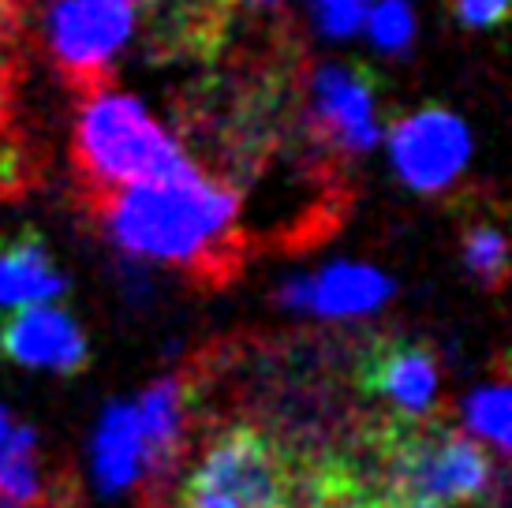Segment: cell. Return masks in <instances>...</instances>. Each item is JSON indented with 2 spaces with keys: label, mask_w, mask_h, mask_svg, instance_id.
I'll return each instance as SVG.
<instances>
[{
  "label": "cell",
  "mask_w": 512,
  "mask_h": 508,
  "mask_svg": "<svg viewBox=\"0 0 512 508\" xmlns=\"http://www.w3.org/2000/svg\"><path fill=\"white\" fill-rule=\"evenodd\" d=\"M98 206L113 243L131 258L210 269L225 262L240 198L187 161L165 176L120 187Z\"/></svg>",
  "instance_id": "obj_1"
},
{
  "label": "cell",
  "mask_w": 512,
  "mask_h": 508,
  "mask_svg": "<svg viewBox=\"0 0 512 508\" xmlns=\"http://www.w3.org/2000/svg\"><path fill=\"white\" fill-rule=\"evenodd\" d=\"M75 165L94 191V202L120 187L143 184L187 165L172 139L146 105L131 94L94 86L75 120Z\"/></svg>",
  "instance_id": "obj_2"
},
{
  "label": "cell",
  "mask_w": 512,
  "mask_h": 508,
  "mask_svg": "<svg viewBox=\"0 0 512 508\" xmlns=\"http://www.w3.org/2000/svg\"><path fill=\"white\" fill-rule=\"evenodd\" d=\"M285 452L255 426H236L206 449L180 490V508H296Z\"/></svg>",
  "instance_id": "obj_3"
},
{
  "label": "cell",
  "mask_w": 512,
  "mask_h": 508,
  "mask_svg": "<svg viewBox=\"0 0 512 508\" xmlns=\"http://www.w3.org/2000/svg\"><path fill=\"white\" fill-rule=\"evenodd\" d=\"M494 490V460L460 430H393L389 494L427 497L438 505H479Z\"/></svg>",
  "instance_id": "obj_4"
},
{
  "label": "cell",
  "mask_w": 512,
  "mask_h": 508,
  "mask_svg": "<svg viewBox=\"0 0 512 508\" xmlns=\"http://www.w3.org/2000/svg\"><path fill=\"white\" fill-rule=\"evenodd\" d=\"M139 23V0H53L42 34L60 68L79 83H94L128 45Z\"/></svg>",
  "instance_id": "obj_5"
},
{
  "label": "cell",
  "mask_w": 512,
  "mask_h": 508,
  "mask_svg": "<svg viewBox=\"0 0 512 508\" xmlns=\"http://www.w3.org/2000/svg\"><path fill=\"white\" fill-rule=\"evenodd\" d=\"M389 157L397 176L412 191L438 195L445 187H453L460 172L468 169L471 135L456 113L430 105L404 116L389 131Z\"/></svg>",
  "instance_id": "obj_6"
},
{
  "label": "cell",
  "mask_w": 512,
  "mask_h": 508,
  "mask_svg": "<svg viewBox=\"0 0 512 508\" xmlns=\"http://www.w3.org/2000/svg\"><path fill=\"white\" fill-rule=\"evenodd\" d=\"M311 124L314 131L348 154L370 150L382 127H378V94L370 71L356 64H326L311 79Z\"/></svg>",
  "instance_id": "obj_7"
},
{
  "label": "cell",
  "mask_w": 512,
  "mask_h": 508,
  "mask_svg": "<svg viewBox=\"0 0 512 508\" xmlns=\"http://www.w3.org/2000/svg\"><path fill=\"white\" fill-rule=\"evenodd\" d=\"M0 352L12 363L57 370V374H75L90 359L79 322L53 303H30V307L0 314Z\"/></svg>",
  "instance_id": "obj_8"
},
{
  "label": "cell",
  "mask_w": 512,
  "mask_h": 508,
  "mask_svg": "<svg viewBox=\"0 0 512 508\" xmlns=\"http://www.w3.org/2000/svg\"><path fill=\"white\" fill-rule=\"evenodd\" d=\"M363 393L382 396L385 404L408 419H419L434 408L438 396V363L423 344L408 340H382L363 355L359 367Z\"/></svg>",
  "instance_id": "obj_9"
},
{
  "label": "cell",
  "mask_w": 512,
  "mask_h": 508,
  "mask_svg": "<svg viewBox=\"0 0 512 508\" xmlns=\"http://www.w3.org/2000/svg\"><path fill=\"white\" fill-rule=\"evenodd\" d=\"M393 296V281L382 269L363 262H333L311 277H296L281 288V303L322 318H359L374 314Z\"/></svg>",
  "instance_id": "obj_10"
},
{
  "label": "cell",
  "mask_w": 512,
  "mask_h": 508,
  "mask_svg": "<svg viewBox=\"0 0 512 508\" xmlns=\"http://www.w3.org/2000/svg\"><path fill=\"white\" fill-rule=\"evenodd\" d=\"M90 475L105 497L128 494L146 482V445L135 404H109L94 430Z\"/></svg>",
  "instance_id": "obj_11"
},
{
  "label": "cell",
  "mask_w": 512,
  "mask_h": 508,
  "mask_svg": "<svg viewBox=\"0 0 512 508\" xmlns=\"http://www.w3.org/2000/svg\"><path fill=\"white\" fill-rule=\"evenodd\" d=\"M139 430L146 445V482H165L180 460V441L187 423L184 378H161L135 400Z\"/></svg>",
  "instance_id": "obj_12"
},
{
  "label": "cell",
  "mask_w": 512,
  "mask_h": 508,
  "mask_svg": "<svg viewBox=\"0 0 512 508\" xmlns=\"http://www.w3.org/2000/svg\"><path fill=\"white\" fill-rule=\"evenodd\" d=\"M64 284V273L53 266V254L34 232L0 243V314L30 303H53Z\"/></svg>",
  "instance_id": "obj_13"
},
{
  "label": "cell",
  "mask_w": 512,
  "mask_h": 508,
  "mask_svg": "<svg viewBox=\"0 0 512 508\" xmlns=\"http://www.w3.org/2000/svg\"><path fill=\"white\" fill-rule=\"evenodd\" d=\"M0 497L15 508L42 501V467H38V434L23 423H8L0 434Z\"/></svg>",
  "instance_id": "obj_14"
},
{
  "label": "cell",
  "mask_w": 512,
  "mask_h": 508,
  "mask_svg": "<svg viewBox=\"0 0 512 508\" xmlns=\"http://www.w3.org/2000/svg\"><path fill=\"white\" fill-rule=\"evenodd\" d=\"M464 423L479 441H490L498 452L512 445V400L505 381H490L464 400Z\"/></svg>",
  "instance_id": "obj_15"
},
{
  "label": "cell",
  "mask_w": 512,
  "mask_h": 508,
  "mask_svg": "<svg viewBox=\"0 0 512 508\" xmlns=\"http://www.w3.org/2000/svg\"><path fill=\"white\" fill-rule=\"evenodd\" d=\"M367 34L370 42L385 53H404L415 38V12L408 0H370L367 12Z\"/></svg>",
  "instance_id": "obj_16"
},
{
  "label": "cell",
  "mask_w": 512,
  "mask_h": 508,
  "mask_svg": "<svg viewBox=\"0 0 512 508\" xmlns=\"http://www.w3.org/2000/svg\"><path fill=\"white\" fill-rule=\"evenodd\" d=\"M464 262L475 273V281L486 288H498L509 273V251H505V236L498 225H475L464 240Z\"/></svg>",
  "instance_id": "obj_17"
},
{
  "label": "cell",
  "mask_w": 512,
  "mask_h": 508,
  "mask_svg": "<svg viewBox=\"0 0 512 508\" xmlns=\"http://www.w3.org/2000/svg\"><path fill=\"white\" fill-rule=\"evenodd\" d=\"M370 0H311V15L318 30L329 38H348L367 23Z\"/></svg>",
  "instance_id": "obj_18"
},
{
  "label": "cell",
  "mask_w": 512,
  "mask_h": 508,
  "mask_svg": "<svg viewBox=\"0 0 512 508\" xmlns=\"http://www.w3.org/2000/svg\"><path fill=\"white\" fill-rule=\"evenodd\" d=\"M453 12L468 27H498L509 15V0H453Z\"/></svg>",
  "instance_id": "obj_19"
},
{
  "label": "cell",
  "mask_w": 512,
  "mask_h": 508,
  "mask_svg": "<svg viewBox=\"0 0 512 508\" xmlns=\"http://www.w3.org/2000/svg\"><path fill=\"white\" fill-rule=\"evenodd\" d=\"M311 508H363V497L344 490L341 482H333V486H322V494H318V501Z\"/></svg>",
  "instance_id": "obj_20"
},
{
  "label": "cell",
  "mask_w": 512,
  "mask_h": 508,
  "mask_svg": "<svg viewBox=\"0 0 512 508\" xmlns=\"http://www.w3.org/2000/svg\"><path fill=\"white\" fill-rule=\"evenodd\" d=\"M363 508H445L438 501H427V497H408V494H382L374 501H363Z\"/></svg>",
  "instance_id": "obj_21"
},
{
  "label": "cell",
  "mask_w": 512,
  "mask_h": 508,
  "mask_svg": "<svg viewBox=\"0 0 512 508\" xmlns=\"http://www.w3.org/2000/svg\"><path fill=\"white\" fill-rule=\"evenodd\" d=\"M236 4H243V8H277L281 0H236Z\"/></svg>",
  "instance_id": "obj_22"
},
{
  "label": "cell",
  "mask_w": 512,
  "mask_h": 508,
  "mask_svg": "<svg viewBox=\"0 0 512 508\" xmlns=\"http://www.w3.org/2000/svg\"><path fill=\"white\" fill-rule=\"evenodd\" d=\"M8 423H12V415H8V411L0 408V434H4V430H8Z\"/></svg>",
  "instance_id": "obj_23"
},
{
  "label": "cell",
  "mask_w": 512,
  "mask_h": 508,
  "mask_svg": "<svg viewBox=\"0 0 512 508\" xmlns=\"http://www.w3.org/2000/svg\"><path fill=\"white\" fill-rule=\"evenodd\" d=\"M0 113H4V68H0Z\"/></svg>",
  "instance_id": "obj_24"
}]
</instances>
